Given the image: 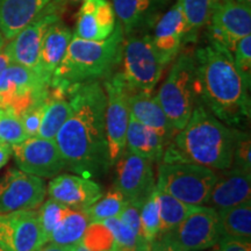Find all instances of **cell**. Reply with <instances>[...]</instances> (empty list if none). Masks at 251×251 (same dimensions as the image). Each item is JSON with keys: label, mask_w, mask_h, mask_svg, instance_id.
I'll list each match as a JSON object with an SVG mask.
<instances>
[{"label": "cell", "mask_w": 251, "mask_h": 251, "mask_svg": "<svg viewBox=\"0 0 251 251\" xmlns=\"http://www.w3.org/2000/svg\"><path fill=\"white\" fill-rule=\"evenodd\" d=\"M222 237L251 241V200L218 211Z\"/></svg>", "instance_id": "obj_27"}, {"label": "cell", "mask_w": 251, "mask_h": 251, "mask_svg": "<svg viewBox=\"0 0 251 251\" xmlns=\"http://www.w3.org/2000/svg\"><path fill=\"white\" fill-rule=\"evenodd\" d=\"M12 57L11 54H9V50L7 48V45H5L0 49V76L2 75L9 64H12Z\"/></svg>", "instance_id": "obj_41"}, {"label": "cell", "mask_w": 251, "mask_h": 251, "mask_svg": "<svg viewBox=\"0 0 251 251\" xmlns=\"http://www.w3.org/2000/svg\"><path fill=\"white\" fill-rule=\"evenodd\" d=\"M127 205L124 196L115 187L101 196L92 205L84 209L90 221H103L111 218H118Z\"/></svg>", "instance_id": "obj_31"}, {"label": "cell", "mask_w": 251, "mask_h": 251, "mask_svg": "<svg viewBox=\"0 0 251 251\" xmlns=\"http://www.w3.org/2000/svg\"><path fill=\"white\" fill-rule=\"evenodd\" d=\"M156 98L176 130L184 128L199 101L193 52L184 51L178 54Z\"/></svg>", "instance_id": "obj_5"}, {"label": "cell", "mask_w": 251, "mask_h": 251, "mask_svg": "<svg viewBox=\"0 0 251 251\" xmlns=\"http://www.w3.org/2000/svg\"><path fill=\"white\" fill-rule=\"evenodd\" d=\"M28 139L20 118L13 111L0 107V143L13 146Z\"/></svg>", "instance_id": "obj_35"}, {"label": "cell", "mask_w": 251, "mask_h": 251, "mask_svg": "<svg viewBox=\"0 0 251 251\" xmlns=\"http://www.w3.org/2000/svg\"><path fill=\"white\" fill-rule=\"evenodd\" d=\"M70 111L71 106L69 102L68 94L61 92V91L50 89L49 96L46 101L45 114H43L37 136L54 140L59 128L68 119Z\"/></svg>", "instance_id": "obj_26"}, {"label": "cell", "mask_w": 251, "mask_h": 251, "mask_svg": "<svg viewBox=\"0 0 251 251\" xmlns=\"http://www.w3.org/2000/svg\"><path fill=\"white\" fill-rule=\"evenodd\" d=\"M37 251H72V247H62L52 243H47Z\"/></svg>", "instance_id": "obj_44"}, {"label": "cell", "mask_w": 251, "mask_h": 251, "mask_svg": "<svg viewBox=\"0 0 251 251\" xmlns=\"http://www.w3.org/2000/svg\"><path fill=\"white\" fill-rule=\"evenodd\" d=\"M124 42L125 34L118 21L105 40L89 41L74 35L52 75L50 89L67 93L71 86L109 77L122 61Z\"/></svg>", "instance_id": "obj_4"}, {"label": "cell", "mask_w": 251, "mask_h": 251, "mask_svg": "<svg viewBox=\"0 0 251 251\" xmlns=\"http://www.w3.org/2000/svg\"><path fill=\"white\" fill-rule=\"evenodd\" d=\"M114 237V251H139L136 235L119 218L103 220Z\"/></svg>", "instance_id": "obj_36"}, {"label": "cell", "mask_w": 251, "mask_h": 251, "mask_svg": "<svg viewBox=\"0 0 251 251\" xmlns=\"http://www.w3.org/2000/svg\"><path fill=\"white\" fill-rule=\"evenodd\" d=\"M193 56L202 105L228 127L247 129L251 118L250 86L237 70L230 50L209 39Z\"/></svg>", "instance_id": "obj_2"}, {"label": "cell", "mask_w": 251, "mask_h": 251, "mask_svg": "<svg viewBox=\"0 0 251 251\" xmlns=\"http://www.w3.org/2000/svg\"><path fill=\"white\" fill-rule=\"evenodd\" d=\"M19 170L40 178H54L67 169V163L54 140L28 137L11 146Z\"/></svg>", "instance_id": "obj_11"}, {"label": "cell", "mask_w": 251, "mask_h": 251, "mask_svg": "<svg viewBox=\"0 0 251 251\" xmlns=\"http://www.w3.org/2000/svg\"><path fill=\"white\" fill-rule=\"evenodd\" d=\"M157 198H158L159 222H161L158 235L159 237L177 227L185 219V216L188 214V212L192 209L193 206L187 205V203L176 199L170 194L158 190H157Z\"/></svg>", "instance_id": "obj_30"}, {"label": "cell", "mask_w": 251, "mask_h": 251, "mask_svg": "<svg viewBox=\"0 0 251 251\" xmlns=\"http://www.w3.org/2000/svg\"><path fill=\"white\" fill-rule=\"evenodd\" d=\"M106 94L105 129L111 164L120 158L126 149L128 124H129V93L121 71L112 74L102 81Z\"/></svg>", "instance_id": "obj_9"}, {"label": "cell", "mask_w": 251, "mask_h": 251, "mask_svg": "<svg viewBox=\"0 0 251 251\" xmlns=\"http://www.w3.org/2000/svg\"><path fill=\"white\" fill-rule=\"evenodd\" d=\"M169 0H112L118 23L125 35L143 33L155 26L159 12Z\"/></svg>", "instance_id": "obj_21"}, {"label": "cell", "mask_w": 251, "mask_h": 251, "mask_svg": "<svg viewBox=\"0 0 251 251\" xmlns=\"http://www.w3.org/2000/svg\"><path fill=\"white\" fill-rule=\"evenodd\" d=\"M47 193L50 199L72 209H85L102 196V188L91 178L63 174L51 178Z\"/></svg>", "instance_id": "obj_18"}, {"label": "cell", "mask_w": 251, "mask_h": 251, "mask_svg": "<svg viewBox=\"0 0 251 251\" xmlns=\"http://www.w3.org/2000/svg\"><path fill=\"white\" fill-rule=\"evenodd\" d=\"M47 196L43 178L26 174L19 169H9L0 179V214L36 209Z\"/></svg>", "instance_id": "obj_14"}, {"label": "cell", "mask_w": 251, "mask_h": 251, "mask_svg": "<svg viewBox=\"0 0 251 251\" xmlns=\"http://www.w3.org/2000/svg\"><path fill=\"white\" fill-rule=\"evenodd\" d=\"M50 87L35 70L12 63L0 76V107L20 118L31 106L45 101Z\"/></svg>", "instance_id": "obj_10"}, {"label": "cell", "mask_w": 251, "mask_h": 251, "mask_svg": "<svg viewBox=\"0 0 251 251\" xmlns=\"http://www.w3.org/2000/svg\"><path fill=\"white\" fill-rule=\"evenodd\" d=\"M165 148L166 143L161 135L129 115L126 149L150 159L152 163H161Z\"/></svg>", "instance_id": "obj_25"}, {"label": "cell", "mask_w": 251, "mask_h": 251, "mask_svg": "<svg viewBox=\"0 0 251 251\" xmlns=\"http://www.w3.org/2000/svg\"><path fill=\"white\" fill-rule=\"evenodd\" d=\"M140 219L144 240L149 244H151L158 237L159 227H161V222H159V205L156 188L141 205Z\"/></svg>", "instance_id": "obj_32"}, {"label": "cell", "mask_w": 251, "mask_h": 251, "mask_svg": "<svg viewBox=\"0 0 251 251\" xmlns=\"http://www.w3.org/2000/svg\"><path fill=\"white\" fill-rule=\"evenodd\" d=\"M251 200V171L231 165L216 172V180L205 201L215 211L229 208Z\"/></svg>", "instance_id": "obj_17"}, {"label": "cell", "mask_w": 251, "mask_h": 251, "mask_svg": "<svg viewBox=\"0 0 251 251\" xmlns=\"http://www.w3.org/2000/svg\"><path fill=\"white\" fill-rule=\"evenodd\" d=\"M71 209L72 208H70V207L63 205V203L56 201L54 199H50V198L47 201L42 202L37 212H39L40 225L47 240V243H48L52 231L62 224V221L70 213Z\"/></svg>", "instance_id": "obj_34"}, {"label": "cell", "mask_w": 251, "mask_h": 251, "mask_svg": "<svg viewBox=\"0 0 251 251\" xmlns=\"http://www.w3.org/2000/svg\"><path fill=\"white\" fill-rule=\"evenodd\" d=\"M46 101L47 99L45 101H41L31 106L30 108H28L26 112H24L20 115V121L28 137H35L39 134L41 122H42L43 114H45Z\"/></svg>", "instance_id": "obj_39"}, {"label": "cell", "mask_w": 251, "mask_h": 251, "mask_svg": "<svg viewBox=\"0 0 251 251\" xmlns=\"http://www.w3.org/2000/svg\"><path fill=\"white\" fill-rule=\"evenodd\" d=\"M12 155L11 146L8 144L0 143V169L4 168L9 161V157Z\"/></svg>", "instance_id": "obj_42"}, {"label": "cell", "mask_w": 251, "mask_h": 251, "mask_svg": "<svg viewBox=\"0 0 251 251\" xmlns=\"http://www.w3.org/2000/svg\"><path fill=\"white\" fill-rule=\"evenodd\" d=\"M209 39L233 51L237 41L251 35V6L220 0L209 20Z\"/></svg>", "instance_id": "obj_16"}, {"label": "cell", "mask_w": 251, "mask_h": 251, "mask_svg": "<svg viewBox=\"0 0 251 251\" xmlns=\"http://www.w3.org/2000/svg\"><path fill=\"white\" fill-rule=\"evenodd\" d=\"M0 251H6L5 249H4V248H2L1 246H0Z\"/></svg>", "instance_id": "obj_49"}, {"label": "cell", "mask_w": 251, "mask_h": 251, "mask_svg": "<svg viewBox=\"0 0 251 251\" xmlns=\"http://www.w3.org/2000/svg\"><path fill=\"white\" fill-rule=\"evenodd\" d=\"M72 251H90V250L86 249V248L84 247L81 243H78V244H76V246L72 247Z\"/></svg>", "instance_id": "obj_46"}, {"label": "cell", "mask_w": 251, "mask_h": 251, "mask_svg": "<svg viewBox=\"0 0 251 251\" xmlns=\"http://www.w3.org/2000/svg\"><path fill=\"white\" fill-rule=\"evenodd\" d=\"M234 63L248 85L251 84V35L237 41L233 51Z\"/></svg>", "instance_id": "obj_38"}, {"label": "cell", "mask_w": 251, "mask_h": 251, "mask_svg": "<svg viewBox=\"0 0 251 251\" xmlns=\"http://www.w3.org/2000/svg\"><path fill=\"white\" fill-rule=\"evenodd\" d=\"M201 251H208V250H201Z\"/></svg>", "instance_id": "obj_50"}, {"label": "cell", "mask_w": 251, "mask_h": 251, "mask_svg": "<svg viewBox=\"0 0 251 251\" xmlns=\"http://www.w3.org/2000/svg\"><path fill=\"white\" fill-rule=\"evenodd\" d=\"M50 2L51 0H0V33L5 40H12Z\"/></svg>", "instance_id": "obj_24"}, {"label": "cell", "mask_w": 251, "mask_h": 251, "mask_svg": "<svg viewBox=\"0 0 251 251\" xmlns=\"http://www.w3.org/2000/svg\"><path fill=\"white\" fill-rule=\"evenodd\" d=\"M233 166L251 171V137L246 129L234 128Z\"/></svg>", "instance_id": "obj_37"}, {"label": "cell", "mask_w": 251, "mask_h": 251, "mask_svg": "<svg viewBox=\"0 0 251 251\" xmlns=\"http://www.w3.org/2000/svg\"><path fill=\"white\" fill-rule=\"evenodd\" d=\"M90 222L84 209H71L62 224L50 235L48 243L62 247L76 246L80 243Z\"/></svg>", "instance_id": "obj_28"}, {"label": "cell", "mask_w": 251, "mask_h": 251, "mask_svg": "<svg viewBox=\"0 0 251 251\" xmlns=\"http://www.w3.org/2000/svg\"><path fill=\"white\" fill-rule=\"evenodd\" d=\"M45 244L37 209L0 214V246L6 251H37Z\"/></svg>", "instance_id": "obj_13"}, {"label": "cell", "mask_w": 251, "mask_h": 251, "mask_svg": "<svg viewBox=\"0 0 251 251\" xmlns=\"http://www.w3.org/2000/svg\"><path fill=\"white\" fill-rule=\"evenodd\" d=\"M213 251H251V241L242 238L221 237Z\"/></svg>", "instance_id": "obj_40"}, {"label": "cell", "mask_w": 251, "mask_h": 251, "mask_svg": "<svg viewBox=\"0 0 251 251\" xmlns=\"http://www.w3.org/2000/svg\"><path fill=\"white\" fill-rule=\"evenodd\" d=\"M220 0H179L186 23V43L197 40L198 33L207 26Z\"/></svg>", "instance_id": "obj_29"}, {"label": "cell", "mask_w": 251, "mask_h": 251, "mask_svg": "<svg viewBox=\"0 0 251 251\" xmlns=\"http://www.w3.org/2000/svg\"><path fill=\"white\" fill-rule=\"evenodd\" d=\"M71 111L55 136L67 169L86 178L102 177L111 168L105 129L106 94L99 80L67 91Z\"/></svg>", "instance_id": "obj_1"}, {"label": "cell", "mask_w": 251, "mask_h": 251, "mask_svg": "<svg viewBox=\"0 0 251 251\" xmlns=\"http://www.w3.org/2000/svg\"><path fill=\"white\" fill-rule=\"evenodd\" d=\"M115 164L114 187L127 202H143L156 188L152 162L125 149Z\"/></svg>", "instance_id": "obj_12"}, {"label": "cell", "mask_w": 251, "mask_h": 251, "mask_svg": "<svg viewBox=\"0 0 251 251\" xmlns=\"http://www.w3.org/2000/svg\"><path fill=\"white\" fill-rule=\"evenodd\" d=\"M238 2H242L244 5H248V6H251V0H237Z\"/></svg>", "instance_id": "obj_48"}, {"label": "cell", "mask_w": 251, "mask_h": 251, "mask_svg": "<svg viewBox=\"0 0 251 251\" xmlns=\"http://www.w3.org/2000/svg\"><path fill=\"white\" fill-rule=\"evenodd\" d=\"M234 128L228 127L197 102L187 124L166 146L162 162L190 163L225 170L233 165Z\"/></svg>", "instance_id": "obj_3"}, {"label": "cell", "mask_w": 251, "mask_h": 251, "mask_svg": "<svg viewBox=\"0 0 251 251\" xmlns=\"http://www.w3.org/2000/svg\"><path fill=\"white\" fill-rule=\"evenodd\" d=\"M5 46V37L2 36V34L0 33V49Z\"/></svg>", "instance_id": "obj_47"}, {"label": "cell", "mask_w": 251, "mask_h": 251, "mask_svg": "<svg viewBox=\"0 0 251 251\" xmlns=\"http://www.w3.org/2000/svg\"><path fill=\"white\" fill-rule=\"evenodd\" d=\"M117 17L108 0H84L77 14L75 36L83 40L100 41L111 35Z\"/></svg>", "instance_id": "obj_20"}, {"label": "cell", "mask_w": 251, "mask_h": 251, "mask_svg": "<svg viewBox=\"0 0 251 251\" xmlns=\"http://www.w3.org/2000/svg\"><path fill=\"white\" fill-rule=\"evenodd\" d=\"M216 180V171L190 163L161 162L156 188L191 206L205 205Z\"/></svg>", "instance_id": "obj_7"}, {"label": "cell", "mask_w": 251, "mask_h": 251, "mask_svg": "<svg viewBox=\"0 0 251 251\" xmlns=\"http://www.w3.org/2000/svg\"><path fill=\"white\" fill-rule=\"evenodd\" d=\"M129 113L130 117L141 124L157 131L165 141L166 146L174 139L177 133L174 125L166 117L165 112L159 105L156 96L147 92L129 93Z\"/></svg>", "instance_id": "obj_23"}, {"label": "cell", "mask_w": 251, "mask_h": 251, "mask_svg": "<svg viewBox=\"0 0 251 251\" xmlns=\"http://www.w3.org/2000/svg\"><path fill=\"white\" fill-rule=\"evenodd\" d=\"M72 36L74 34L59 18L48 28L43 37L36 72L49 87L52 75L64 57Z\"/></svg>", "instance_id": "obj_22"}, {"label": "cell", "mask_w": 251, "mask_h": 251, "mask_svg": "<svg viewBox=\"0 0 251 251\" xmlns=\"http://www.w3.org/2000/svg\"><path fill=\"white\" fill-rule=\"evenodd\" d=\"M122 76L131 92L152 93L166 65L153 45L151 35L136 33L125 39Z\"/></svg>", "instance_id": "obj_6"}, {"label": "cell", "mask_w": 251, "mask_h": 251, "mask_svg": "<svg viewBox=\"0 0 251 251\" xmlns=\"http://www.w3.org/2000/svg\"><path fill=\"white\" fill-rule=\"evenodd\" d=\"M81 1H84V0H51V4H54L56 7H58L62 11V8L65 7L67 5L78 4V2Z\"/></svg>", "instance_id": "obj_45"}, {"label": "cell", "mask_w": 251, "mask_h": 251, "mask_svg": "<svg viewBox=\"0 0 251 251\" xmlns=\"http://www.w3.org/2000/svg\"><path fill=\"white\" fill-rule=\"evenodd\" d=\"M151 39L164 64H170L186 43V23L179 0L155 24Z\"/></svg>", "instance_id": "obj_19"}, {"label": "cell", "mask_w": 251, "mask_h": 251, "mask_svg": "<svg viewBox=\"0 0 251 251\" xmlns=\"http://www.w3.org/2000/svg\"><path fill=\"white\" fill-rule=\"evenodd\" d=\"M221 237L218 211L201 205L193 206L177 227L157 238L175 251H201L214 248Z\"/></svg>", "instance_id": "obj_8"}, {"label": "cell", "mask_w": 251, "mask_h": 251, "mask_svg": "<svg viewBox=\"0 0 251 251\" xmlns=\"http://www.w3.org/2000/svg\"><path fill=\"white\" fill-rule=\"evenodd\" d=\"M59 13L61 9L50 2L42 13L24 27L13 39L9 40L7 48L12 62L36 71L43 37L48 28L61 18Z\"/></svg>", "instance_id": "obj_15"}, {"label": "cell", "mask_w": 251, "mask_h": 251, "mask_svg": "<svg viewBox=\"0 0 251 251\" xmlns=\"http://www.w3.org/2000/svg\"><path fill=\"white\" fill-rule=\"evenodd\" d=\"M149 251H175V250L172 249L168 243H165L164 241L161 240V238H156V240L150 244Z\"/></svg>", "instance_id": "obj_43"}, {"label": "cell", "mask_w": 251, "mask_h": 251, "mask_svg": "<svg viewBox=\"0 0 251 251\" xmlns=\"http://www.w3.org/2000/svg\"><path fill=\"white\" fill-rule=\"evenodd\" d=\"M80 243L90 251H114V237L103 221L90 222Z\"/></svg>", "instance_id": "obj_33"}]
</instances>
